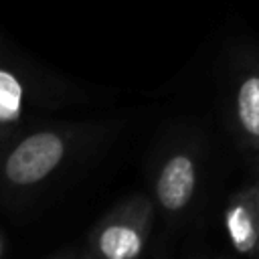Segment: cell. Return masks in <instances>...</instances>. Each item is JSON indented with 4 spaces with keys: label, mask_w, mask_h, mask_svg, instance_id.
Returning <instances> with one entry per match:
<instances>
[{
    "label": "cell",
    "mask_w": 259,
    "mask_h": 259,
    "mask_svg": "<svg viewBox=\"0 0 259 259\" xmlns=\"http://www.w3.org/2000/svg\"><path fill=\"white\" fill-rule=\"evenodd\" d=\"M65 154L63 140L53 132H38L22 140L8 156L4 172L12 184L28 186L57 168Z\"/></svg>",
    "instance_id": "obj_1"
},
{
    "label": "cell",
    "mask_w": 259,
    "mask_h": 259,
    "mask_svg": "<svg viewBox=\"0 0 259 259\" xmlns=\"http://www.w3.org/2000/svg\"><path fill=\"white\" fill-rule=\"evenodd\" d=\"M233 117L243 146L259 150V57H245L233 77Z\"/></svg>",
    "instance_id": "obj_2"
},
{
    "label": "cell",
    "mask_w": 259,
    "mask_h": 259,
    "mask_svg": "<svg viewBox=\"0 0 259 259\" xmlns=\"http://www.w3.org/2000/svg\"><path fill=\"white\" fill-rule=\"evenodd\" d=\"M225 229L231 245L239 253L259 259V210L253 186L231 196L225 210Z\"/></svg>",
    "instance_id": "obj_3"
},
{
    "label": "cell",
    "mask_w": 259,
    "mask_h": 259,
    "mask_svg": "<svg viewBox=\"0 0 259 259\" xmlns=\"http://www.w3.org/2000/svg\"><path fill=\"white\" fill-rule=\"evenodd\" d=\"M196 190V164L188 154L172 156L160 170L156 180L158 202L166 210H182L188 206Z\"/></svg>",
    "instance_id": "obj_4"
},
{
    "label": "cell",
    "mask_w": 259,
    "mask_h": 259,
    "mask_svg": "<svg viewBox=\"0 0 259 259\" xmlns=\"http://www.w3.org/2000/svg\"><path fill=\"white\" fill-rule=\"evenodd\" d=\"M99 249L107 259H136L142 251V235L130 225H113L99 235Z\"/></svg>",
    "instance_id": "obj_5"
},
{
    "label": "cell",
    "mask_w": 259,
    "mask_h": 259,
    "mask_svg": "<svg viewBox=\"0 0 259 259\" xmlns=\"http://www.w3.org/2000/svg\"><path fill=\"white\" fill-rule=\"evenodd\" d=\"M22 105V85L10 73L0 69V123L16 121Z\"/></svg>",
    "instance_id": "obj_6"
},
{
    "label": "cell",
    "mask_w": 259,
    "mask_h": 259,
    "mask_svg": "<svg viewBox=\"0 0 259 259\" xmlns=\"http://www.w3.org/2000/svg\"><path fill=\"white\" fill-rule=\"evenodd\" d=\"M253 186V194H255V202H257V210H259V180L251 184Z\"/></svg>",
    "instance_id": "obj_7"
},
{
    "label": "cell",
    "mask_w": 259,
    "mask_h": 259,
    "mask_svg": "<svg viewBox=\"0 0 259 259\" xmlns=\"http://www.w3.org/2000/svg\"><path fill=\"white\" fill-rule=\"evenodd\" d=\"M0 253H2V243H0Z\"/></svg>",
    "instance_id": "obj_8"
}]
</instances>
